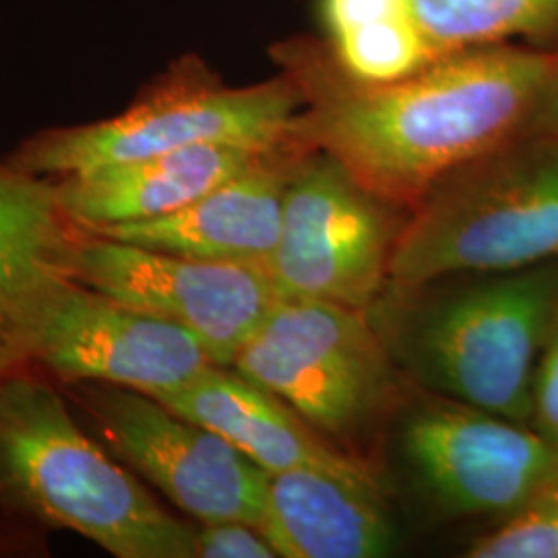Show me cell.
<instances>
[{"label":"cell","instance_id":"obj_1","mask_svg":"<svg viewBox=\"0 0 558 558\" xmlns=\"http://www.w3.org/2000/svg\"><path fill=\"white\" fill-rule=\"evenodd\" d=\"M271 59L304 100L294 137L389 205L414 209L465 163L525 137L558 50L472 46L383 85L350 80L320 38L279 41Z\"/></svg>","mask_w":558,"mask_h":558},{"label":"cell","instance_id":"obj_2","mask_svg":"<svg viewBox=\"0 0 558 558\" xmlns=\"http://www.w3.org/2000/svg\"><path fill=\"white\" fill-rule=\"evenodd\" d=\"M387 288L366 311L389 354L433 396L530 426L542 352L558 323V260Z\"/></svg>","mask_w":558,"mask_h":558},{"label":"cell","instance_id":"obj_3","mask_svg":"<svg viewBox=\"0 0 558 558\" xmlns=\"http://www.w3.org/2000/svg\"><path fill=\"white\" fill-rule=\"evenodd\" d=\"M0 509L112 557L197 558V527L163 509L32 364L0 379Z\"/></svg>","mask_w":558,"mask_h":558},{"label":"cell","instance_id":"obj_4","mask_svg":"<svg viewBox=\"0 0 558 558\" xmlns=\"http://www.w3.org/2000/svg\"><path fill=\"white\" fill-rule=\"evenodd\" d=\"M412 211L387 288L558 260V135L511 141L465 163Z\"/></svg>","mask_w":558,"mask_h":558},{"label":"cell","instance_id":"obj_5","mask_svg":"<svg viewBox=\"0 0 558 558\" xmlns=\"http://www.w3.org/2000/svg\"><path fill=\"white\" fill-rule=\"evenodd\" d=\"M302 106L296 83L283 73L230 87L205 60L186 54L147 83L117 117L29 135L7 161L54 180L205 143L269 149L296 140Z\"/></svg>","mask_w":558,"mask_h":558},{"label":"cell","instance_id":"obj_6","mask_svg":"<svg viewBox=\"0 0 558 558\" xmlns=\"http://www.w3.org/2000/svg\"><path fill=\"white\" fill-rule=\"evenodd\" d=\"M325 439L364 440L398 398V366L366 313L278 300L232 364Z\"/></svg>","mask_w":558,"mask_h":558},{"label":"cell","instance_id":"obj_7","mask_svg":"<svg viewBox=\"0 0 558 558\" xmlns=\"http://www.w3.org/2000/svg\"><path fill=\"white\" fill-rule=\"evenodd\" d=\"M398 207L338 160L306 149L288 180L278 244L265 271L278 300H315L366 313L389 286Z\"/></svg>","mask_w":558,"mask_h":558},{"label":"cell","instance_id":"obj_8","mask_svg":"<svg viewBox=\"0 0 558 558\" xmlns=\"http://www.w3.org/2000/svg\"><path fill=\"white\" fill-rule=\"evenodd\" d=\"M60 391L101 445L199 523L246 521L260 530L269 472L160 399L108 383Z\"/></svg>","mask_w":558,"mask_h":558},{"label":"cell","instance_id":"obj_9","mask_svg":"<svg viewBox=\"0 0 558 558\" xmlns=\"http://www.w3.org/2000/svg\"><path fill=\"white\" fill-rule=\"evenodd\" d=\"M401 456L424 497L451 518L505 519L558 486V447L532 426L453 399L401 422Z\"/></svg>","mask_w":558,"mask_h":558},{"label":"cell","instance_id":"obj_10","mask_svg":"<svg viewBox=\"0 0 558 558\" xmlns=\"http://www.w3.org/2000/svg\"><path fill=\"white\" fill-rule=\"evenodd\" d=\"M71 278L184 327L220 366L234 364L240 348L278 302L265 267L186 259L83 228Z\"/></svg>","mask_w":558,"mask_h":558},{"label":"cell","instance_id":"obj_11","mask_svg":"<svg viewBox=\"0 0 558 558\" xmlns=\"http://www.w3.org/2000/svg\"><path fill=\"white\" fill-rule=\"evenodd\" d=\"M29 364L60 385L92 380L160 398L214 360L184 327L69 279L41 317Z\"/></svg>","mask_w":558,"mask_h":558},{"label":"cell","instance_id":"obj_12","mask_svg":"<svg viewBox=\"0 0 558 558\" xmlns=\"http://www.w3.org/2000/svg\"><path fill=\"white\" fill-rule=\"evenodd\" d=\"M306 149L311 147L299 140L288 141L199 199L160 218L81 228L186 259L265 267L278 244L288 180Z\"/></svg>","mask_w":558,"mask_h":558},{"label":"cell","instance_id":"obj_13","mask_svg":"<svg viewBox=\"0 0 558 558\" xmlns=\"http://www.w3.org/2000/svg\"><path fill=\"white\" fill-rule=\"evenodd\" d=\"M81 226L54 180L0 161V379L29 366L48 304L71 278Z\"/></svg>","mask_w":558,"mask_h":558},{"label":"cell","instance_id":"obj_14","mask_svg":"<svg viewBox=\"0 0 558 558\" xmlns=\"http://www.w3.org/2000/svg\"><path fill=\"white\" fill-rule=\"evenodd\" d=\"M156 399L218 433L269 474L315 468L379 484L366 463L325 439L286 401L232 366L211 364L184 387Z\"/></svg>","mask_w":558,"mask_h":558},{"label":"cell","instance_id":"obj_15","mask_svg":"<svg viewBox=\"0 0 558 558\" xmlns=\"http://www.w3.org/2000/svg\"><path fill=\"white\" fill-rule=\"evenodd\" d=\"M260 532L279 558H380L398 548L377 482L315 468L269 474Z\"/></svg>","mask_w":558,"mask_h":558},{"label":"cell","instance_id":"obj_16","mask_svg":"<svg viewBox=\"0 0 558 558\" xmlns=\"http://www.w3.org/2000/svg\"><path fill=\"white\" fill-rule=\"evenodd\" d=\"M269 149L205 143L54 179V186L62 209L83 228L151 220L199 199Z\"/></svg>","mask_w":558,"mask_h":558},{"label":"cell","instance_id":"obj_17","mask_svg":"<svg viewBox=\"0 0 558 558\" xmlns=\"http://www.w3.org/2000/svg\"><path fill=\"white\" fill-rule=\"evenodd\" d=\"M320 32L339 69L364 85L416 75L439 54L412 0H317Z\"/></svg>","mask_w":558,"mask_h":558},{"label":"cell","instance_id":"obj_18","mask_svg":"<svg viewBox=\"0 0 558 558\" xmlns=\"http://www.w3.org/2000/svg\"><path fill=\"white\" fill-rule=\"evenodd\" d=\"M424 36L439 54L472 46L527 41L558 50V0H412Z\"/></svg>","mask_w":558,"mask_h":558},{"label":"cell","instance_id":"obj_19","mask_svg":"<svg viewBox=\"0 0 558 558\" xmlns=\"http://www.w3.org/2000/svg\"><path fill=\"white\" fill-rule=\"evenodd\" d=\"M470 558H558V486L468 546Z\"/></svg>","mask_w":558,"mask_h":558},{"label":"cell","instance_id":"obj_20","mask_svg":"<svg viewBox=\"0 0 558 558\" xmlns=\"http://www.w3.org/2000/svg\"><path fill=\"white\" fill-rule=\"evenodd\" d=\"M197 558H279L257 525L214 521L197 527Z\"/></svg>","mask_w":558,"mask_h":558},{"label":"cell","instance_id":"obj_21","mask_svg":"<svg viewBox=\"0 0 558 558\" xmlns=\"http://www.w3.org/2000/svg\"><path fill=\"white\" fill-rule=\"evenodd\" d=\"M530 426L558 447V323L538 362Z\"/></svg>","mask_w":558,"mask_h":558},{"label":"cell","instance_id":"obj_22","mask_svg":"<svg viewBox=\"0 0 558 558\" xmlns=\"http://www.w3.org/2000/svg\"><path fill=\"white\" fill-rule=\"evenodd\" d=\"M553 135H558V64L525 131V137H553Z\"/></svg>","mask_w":558,"mask_h":558},{"label":"cell","instance_id":"obj_23","mask_svg":"<svg viewBox=\"0 0 558 558\" xmlns=\"http://www.w3.org/2000/svg\"><path fill=\"white\" fill-rule=\"evenodd\" d=\"M4 548H7V546H4V538L0 536V550H4Z\"/></svg>","mask_w":558,"mask_h":558}]
</instances>
